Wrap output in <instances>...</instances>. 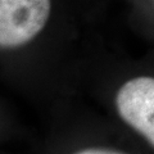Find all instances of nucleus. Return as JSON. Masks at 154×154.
Masks as SVG:
<instances>
[{
	"label": "nucleus",
	"instance_id": "1",
	"mask_svg": "<svg viewBox=\"0 0 154 154\" xmlns=\"http://www.w3.org/2000/svg\"><path fill=\"white\" fill-rule=\"evenodd\" d=\"M50 0H0V46L13 49L33 40L45 27Z\"/></svg>",
	"mask_w": 154,
	"mask_h": 154
},
{
	"label": "nucleus",
	"instance_id": "3",
	"mask_svg": "<svg viewBox=\"0 0 154 154\" xmlns=\"http://www.w3.org/2000/svg\"><path fill=\"white\" fill-rule=\"evenodd\" d=\"M75 154H123V153H118L114 150H109V149H99V148H90V149H84L80 150Z\"/></svg>",
	"mask_w": 154,
	"mask_h": 154
},
{
	"label": "nucleus",
	"instance_id": "2",
	"mask_svg": "<svg viewBox=\"0 0 154 154\" xmlns=\"http://www.w3.org/2000/svg\"><path fill=\"white\" fill-rule=\"evenodd\" d=\"M117 112L154 146V77L128 80L116 95Z\"/></svg>",
	"mask_w": 154,
	"mask_h": 154
}]
</instances>
